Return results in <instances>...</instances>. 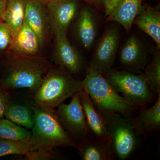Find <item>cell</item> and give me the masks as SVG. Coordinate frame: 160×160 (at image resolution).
<instances>
[{"mask_svg": "<svg viewBox=\"0 0 160 160\" xmlns=\"http://www.w3.org/2000/svg\"><path fill=\"white\" fill-rule=\"evenodd\" d=\"M121 38V32L116 26H109L103 32L95 49L87 70L102 74L112 69Z\"/></svg>", "mask_w": 160, "mask_h": 160, "instance_id": "cell-8", "label": "cell"}, {"mask_svg": "<svg viewBox=\"0 0 160 160\" xmlns=\"http://www.w3.org/2000/svg\"><path fill=\"white\" fill-rule=\"evenodd\" d=\"M31 131L7 118L0 120V138L13 141H29Z\"/></svg>", "mask_w": 160, "mask_h": 160, "instance_id": "cell-22", "label": "cell"}, {"mask_svg": "<svg viewBox=\"0 0 160 160\" xmlns=\"http://www.w3.org/2000/svg\"><path fill=\"white\" fill-rule=\"evenodd\" d=\"M56 110L62 126L78 146L93 136L86 122L79 92L72 97L70 103H62Z\"/></svg>", "mask_w": 160, "mask_h": 160, "instance_id": "cell-7", "label": "cell"}, {"mask_svg": "<svg viewBox=\"0 0 160 160\" xmlns=\"http://www.w3.org/2000/svg\"><path fill=\"white\" fill-rule=\"evenodd\" d=\"M27 0H7L2 20L9 26L12 37L22 26Z\"/></svg>", "mask_w": 160, "mask_h": 160, "instance_id": "cell-21", "label": "cell"}, {"mask_svg": "<svg viewBox=\"0 0 160 160\" xmlns=\"http://www.w3.org/2000/svg\"><path fill=\"white\" fill-rule=\"evenodd\" d=\"M78 150L83 160H111L114 156L111 143L94 136L79 143Z\"/></svg>", "mask_w": 160, "mask_h": 160, "instance_id": "cell-18", "label": "cell"}, {"mask_svg": "<svg viewBox=\"0 0 160 160\" xmlns=\"http://www.w3.org/2000/svg\"><path fill=\"white\" fill-rule=\"evenodd\" d=\"M144 75L152 90L158 97L160 95V55L159 52L153 54L144 69Z\"/></svg>", "mask_w": 160, "mask_h": 160, "instance_id": "cell-23", "label": "cell"}, {"mask_svg": "<svg viewBox=\"0 0 160 160\" xmlns=\"http://www.w3.org/2000/svg\"><path fill=\"white\" fill-rule=\"evenodd\" d=\"M24 155L26 160H49L55 158L56 153L52 149L40 148L29 150Z\"/></svg>", "mask_w": 160, "mask_h": 160, "instance_id": "cell-26", "label": "cell"}, {"mask_svg": "<svg viewBox=\"0 0 160 160\" xmlns=\"http://www.w3.org/2000/svg\"><path fill=\"white\" fill-rule=\"evenodd\" d=\"M143 1L119 0L111 13L106 18V22L118 23L126 31H129L143 6Z\"/></svg>", "mask_w": 160, "mask_h": 160, "instance_id": "cell-16", "label": "cell"}, {"mask_svg": "<svg viewBox=\"0 0 160 160\" xmlns=\"http://www.w3.org/2000/svg\"><path fill=\"white\" fill-rule=\"evenodd\" d=\"M81 82L98 110L130 116L139 109L118 93L101 73L87 70L86 77Z\"/></svg>", "mask_w": 160, "mask_h": 160, "instance_id": "cell-4", "label": "cell"}, {"mask_svg": "<svg viewBox=\"0 0 160 160\" xmlns=\"http://www.w3.org/2000/svg\"><path fill=\"white\" fill-rule=\"evenodd\" d=\"M3 74L0 87L7 90L27 89L34 95L45 75L52 66L42 56L30 57L8 52L0 60Z\"/></svg>", "mask_w": 160, "mask_h": 160, "instance_id": "cell-1", "label": "cell"}, {"mask_svg": "<svg viewBox=\"0 0 160 160\" xmlns=\"http://www.w3.org/2000/svg\"><path fill=\"white\" fill-rule=\"evenodd\" d=\"M3 74V69L2 66H1V63H0V78L2 77Z\"/></svg>", "mask_w": 160, "mask_h": 160, "instance_id": "cell-32", "label": "cell"}, {"mask_svg": "<svg viewBox=\"0 0 160 160\" xmlns=\"http://www.w3.org/2000/svg\"><path fill=\"white\" fill-rule=\"evenodd\" d=\"M30 150L29 141H18L0 138V157L24 155Z\"/></svg>", "mask_w": 160, "mask_h": 160, "instance_id": "cell-24", "label": "cell"}, {"mask_svg": "<svg viewBox=\"0 0 160 160\" xmlns=\"http://www.w3.org/2000/svg\"><path fill=\"white\" fill-rule=\"evenodd\" d=\"M11 99V91L0 87V120L5 117L6 108Z\"/></svg>", "mask_w": 160, "mask_h": 160, "instance_id": "cell-27", "label": "cell"}, {"mask_svg": "<svg viewBox=\"0 0 160 160\" xmlns=\"http://www.w3.org/2000/svg\"><path fill=\"white\" fill-rule=\"evenodd\" d=\"M7 0H0V21L2 20L3 14L6 8Z\"/></svg>", "mask_w": 160, "mask_h": 160, "instance_id": "cell-30", "label": "cell"}, {"mask_svg": "<svg viewBox=\"0 0 160 160\" xmlns=\"http://www.w3.org/2000/svg\"><path fill=\"white\" fill-rule=\"evenodd\" d=\"M136 130L141 136H147L159 130L160 128V95L151 107L142 108L136 117L132 118Z\"/></svg>", "mask_w": 160, "mask_h": 160, "instance_id": "cell-17", "label": "cell"}, {"mask_svg": "<svg viewBox=\"0 0 160 160\" xmlns=\"http://www.w3.org/2000/svg\"><path fill=\"white\" fill-rule=\"evenodd\" d=\"M79 95L86 122L92 135L98 139L111 143L104 118L94 106L89 95L83 89L79 91Z\"/></svg>", "mask_w": 160, "mask_h": 160, "instance_id": "cell-15", "label": "cell"}, {"mask_svg": "<svg viewBox=\"0 0 160 160\" xmlns=\"http://www.w3.org/2000/svg\"><path fill=\"white\" fill-rule=\"evenodd\" d=\"M41 49L37 35L24 20L22 26L13 36L9 52L23 56L39 57L42 56Z\"/></svg>", "mask_w": 160, "mask_h": 160, "instance_id": "cell-14", "label": "cell"}, {"mask_svg": "<svg viewBox=\"0 0 160 160\" xmlns=\"http://www.w3.org/2000/svg\"><path fill=\"white\" fill-rule=\"evenodd\" d=\"M33 106L31 107L12 98L6 108L5 117L17 125L31 130L34 122Z\"/></svg>", "mask_w": 160, "mask_h": 160, "instance_id": "cell-20", "label": "cell"}, {"mask_svg": "<svg viewBox=\"0 0 160 160\" xmlns=\"http://www.w3.org/2000/svg\"><path fill=\"white\" fill-rule=\"evenodd\" d=\"M133 24L152 38L160 49V13L151 7L142 6Z\"/></svg>", "mask_w": 160, "mask_h": 160, "instance_id": "cell-19", "label": "cell"}, {"mask_svg": "<svg viewBox=\"0 0 160 160\" xmlns=\"http://www.w3.org/2000/svg\"><path fill=\"white\" fill-rule=\"evenodd\" d=\"M119 0H104L103 5L105 10V17L109 16L114 7L116 6Z\"/></svg>", "mask_w": 160, "mask_h": 160, "instance_id": "cell-28", "label": "cell"}, {"mask_svg": "<svg viewBox=\"0 0 160 160\" xmlns=\"http://www.w3.org/2000/svg\"><path fill=\"white\" fill-rule=\"evenodd\" d=\"M12 34L9 26L3 20L0 21V60L10 50L12 43Z\"/></svg>", "mask_w": 160, "mask_h": 160, "instance_id": "cell-25", "label": "cell"}, {"mask_svg": "<svg viewBox=\"0 0 160 160\" xmlns=\"http://www.w3.org/2000/svg\"><path fill=\"white\" fill-rule=\"evenodd\" d=\"M103 75L118 93L139 109L153 101L154 93L143 73L112 69Z\"/></svg>", "mask_w": 160, "mask_h": 160, "instance_id": "cell-5", "label": "cell"}, {"mask_svg": "<svg viewBox=\"0 0 160 160\" xmlns=\"http://www.w3.org/2000/svg\"><path fill=\"white\" fill-rule=\"evenodd\" d=\"M34 1L46 5L50 4V3L55 2L61 1V0H34Z\"/></svg>", "mask_w": 160, "mask_h": 160, "instance_id": "cell-31", "label": "cell"}, {"mask_svg": "<svg viewBox=\"0 0 160 160\" xmlns=\"http://www.w3.org/2000/svg\"><path fill=\"white\" fill-rule=\"evenodd\" d=\"M82 89L81 81L65 69L58 66H52L45 75L39 88L33 95L34 104L55 109Z\"/></svg>", "mask_w": 160, "mask_h": 160, "instance_id": "cell-3", "label": "cell"}, {"mask_svg": "<svg viewBox=\"0 0 160 160\" xmlns=\"http://www.w3.org/2000/svg\"><path fill=\"white\" fill-rule=\"evenodd\" d=\"M86 2L87 4L90 6H101L102 4L103 5L104 0H82Z\"/></svg>", "mask_w": 160, "mask_h": 160, "instance_id": "cell-29", "label": "cell"}, {"mask_svg": "<svg viewBox=\"0 0 160 160\" xmlns=\"http://www.w3.org/2000/svg\"><path fill=\"white\" fill-rule=\"evenodd\" d=\"M148 47L137 34H132L121 48L120 61L127 71L140 73L149 61Z\"/></svg>", "mask_w": 160, "mask_h": 160, "instance_id": "cell-10", "label": "cell"}, {"mask_svg": "<svg viewBox=\"0 0 160 160\" xmlns=\"http://www.w3.org/2000/svg\"><path fill=\"white\" fill-rule=\"evenodd\" d=\"M73 34L80 46L89 50L94 45L98 30V20L94 10L89 6L79 9L73 22Z\"/></svg>", "mask_w": 160, "mask_h": 160, "instance_id": "cell-11", "label": "cell"}, {"mask_svg": "<svg viewBox=\"0 0 160 160\" xmlns=\"http://www.w3.org/2000/svg\"><path fill=\"white\" fill-rule=\"evenodd\" d=\"M34 122L29 140L30 150L70 147L78 149L60 122L56 110L34 104Z\"/></svg>", "mask_w": 160, "mask_h": 160, "instance_id": "cell-2", "label": "cell"}, {"mask_svg": "<svg viewBox=\"0 0 160 160\" xmlns=\"http://www.w3.org/2000/svg\"><path fill=\"white\" fill-rule=\"evenodd\" d=\"M46 7L53 35L67 34L79 9L78 0H61L46 5Z\"/></svg>", "mask_w": 160, "mask_h": 160, "instance_id": "cell-12", "label": "cell"}, {"mask_svg": "<svg viewBox=\"0 0 160 160\" xmlns=\"http://www.w3.org/2000/svg\"><path fill=\"white\" fill-rule=\"evenodd\" d=\"M99 111L111 138L114 156L121 160L126 159L137 148L141 141V136L134 128L132 118L116 112Z\"/></svg>", "mask_w": 160, "mask_h": 160, "instance_id": "cell-6", "label": "cell"}, {"mask_svg": "<svg viewBox=\"0 0 160 160\" xmlns=\"http://www.w3.org/2000/svg\"><path fill=\"white\" fill-rule=\"evenodd\" d=\"M25 19L37 35L42 49L52 32L46 5L34 0H27Z\"/></svg>", "mask_w": 160, "mask_h": 160, "instance_id": "cell-13", "label": "cell"}, {"mask_svg": "<svg viewBox=\"0 0 160 160\" xmlns=\"http://www.w3.org/2000/svg\"><path fill=\"white\" fill-rule=\"evenodd\" d=\"M55 38L53 57L57 66L72 75L80 74L86 68L85 60L76 48L72 46L67 34H56Z\"/></svg>", "mask_w": 160, "mask_h": 160, "instance_id": "cell-9", "label": "cell"}]
</instances>
